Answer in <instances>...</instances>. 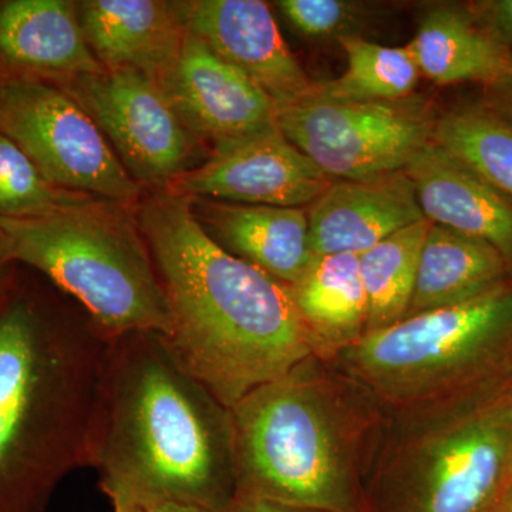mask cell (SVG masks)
Wrapping results in <instances>:
<instances>
[{
    "instance_id": "44dd1931",
    "label": "cell",
    "mask_w": 512,
    "mask_h": 512,
    "mask_svg": "<svg viewBox=\"0 0 512 512\" xmlns=\"http://www.w3.org/2000/svg\"><path fill=\"white\" fill-rule=\"evenodd\" d=\"M289 289L320 359L332 360L365 336L367 308L359 255L313 256L305 274Z\"/></svg>"
},
{
    "instance_id": "7a4b0ae2",
    "label": "cell",
    "mask_w": 512,
    "mask_h": 512,
    "mask_svg": "<svg viewBox=\"0 0 512 512\" xmlns=\"http://www.w3.org/2000/svg\"><path fill=\"white\" fill-rule=\"evenodd\" d=\"M109 343L79 305L0 296V512H43L92 467Z\"/></svg>"
},
{
    "instance_id": "277c9868",
    "label": "cell",
    "mask_w": 512,
    "mask_h": 512,
    "mask_svg": "<svg viewBox=\"0 0 512 512\" xmlns=\"http://www.w3.org/2000/svg\"><path fill=\"white\" fill-rule=\"evenodd\" d=\"M229 414L237 497L366 512L386 416L330 360L311 357L256 387Z\"/></svg>"
},
{
    "instance_id": "7c38bea8",
    "label": "cell",
    "mask_w": 512,
    "mask_h": 512,
    "mask_svg": "<svg viewBox=\"0 0 512 512\" xmlns=\"http://www.w3.org/2000/svg\"><path fill=\"white\" fill-rule=\"evenodd\" d=\"M157 84L184 126L212 147L276 124L275 101L188 30L180 56Z\"/></svg>"
},
{
    "instance_id": "4fadbf2b",
    "label": "cell",
    "mask_w": 512,
    "mask_h": 512,
    "mask_svg": "<svg viewBox=\"0 0 512 512\" xmlns=\"http://www.w3.org/2000/svg\"><path fill=\"white\" fill-rule=\"evenodd\" d=\"M185 29L247 74L276 110L311 96L316 83L286 45L268 3L262 0L177 2Z\"/></svg>"
},
{
    "instance_id": "30bf717a",
    "label": "cell",
    "mask_w": 512,
    "mask_h": 512,
    "mask_svg": "<svg viewBox=\"0 0 512 512\" xmlns=\"http://www.w3.org/2000/svg\"><path fill=\"white\" fill-rule=\"evenodd\" d=\"M55 83L92 117L141 188L167 190L208 157L147 74L120 67Z\"/></svg>"
},
{
    "instance_id": "4dcf8cb0",
    "label": "cell",
    "mask_w": 512,
    "mask_h": 512,
    "mask_svg": "<svg viewBox=\"0 0 512 512\" xmlns=\"http://www.w3.org/2000/svg\"><path fill=\"white\" fill-rule=\"evenodd\" d=\"M490 512H512V478Z\"/></svg>"
},
{
    "instance_id": "9a60e30c",
    "label": "cell",
    "mask_w": 512,
    "mask_h": 512,
    "mask_svg": "<svg viewBox=\"0 0 512 512\" xmlns=\"http://www.w3.org/2000/svg\"><path fill=\"white\" fill-rule=\"evenodd\" d=\"M404 171L427 220L487 242L503 256L512 276L510 197L434 141Z\"/></svg>"
},
{
    "instance_id": "5b68a950",
    "label": "cell",
    "mask_w": 512,
    "mask_h": 512,
    "mask_svg": "<svg viewBox=\"0 0 512 512\" xmlns=\"http://www.w3.org/2000/svg\"><path fill=\"white\" fill-rule=\"evenodd\" d=\"M330 362L386 419L503 392L512 386V278L473 301L366 333Z\"/></svg>"
},
{
    "instance_id": "9c48e42d",
    "label": "cell",
    "mask_w": 512,
    "mask_h": 512,
    "mask_svg": "<svg viewBox=\"0 0 512 512\" xmlns=\"http://www.w3.org/2000/svg\"><path fill=\"white\" fill-rule=\"evenodd\" d=\"M0 131L57 188L127 205L141 198L92 117L56 83L30 74L0 79Z\"/></svg>"
},
{
    "instance_id": "8fae6325",
    "label": "cell",
    "mask_w": 512,
    "mask_h": 512,
    "mask_svg": "<svg viewBox=\"0 0 512 512\" xmlns=\"http://www.w3.org/2000/svg\"><path fill=\"white\" fill-rule=\"evenodd\" d=\"M333 181L274 124L212 147L200 165L165 191L234 204L303 208Z\"/></svg>"
},
{
    "instance_id": "ac0fdd59",
    "label": "cell",
    "mask_w": 512,
    "mask_h": 512,
    "mask_svg": "<svg viewBox=\"0 0 512 512\" xmlns=\"http://www.w3.org/2000/svg\"><path fill=\"white\" fill-rule=\"evenodd\" d=\"M0 57L55 80L104 70L87 45L76 2L67 0L0 3Z\"/></svg>"
},
{
    "instance_id": "2e32d148",
    "label": "cell",
    "mask_w": 512,
    "mask_h": 512,
    "mask_svg": "<svg viewBox=\"0 0 512 512\" xmlns=\"http://www.w3.org/2000/svg\"><path fill=\"white\" fill-rule=\"evenodd\" d=\"M76 9L87 45L104 69L130 67L158 83L180 56L187 29L177 2L84 0Z\"/></svg>"
},
{
    "instance_id": "d4e9b609",
    "label": "cell",
    "mask_w": 512,
    "mask_h": 512,
    "mask_svg": "<svg viewBox=\"0 0 512 512\" xmlns=\"http://www.w3.org/2000/svg\"><path fill=\"white\" fill-rule=\"evenodd\" d=\"M90 197L50 184L22 148L0 131V220L46 217Z\"/></svg>"
},
{
    "instance_id": "ffe728a7",
    "label": "cell",
    "mask_w": 512,
    "mask_h": 512,
    "mask_svg": "<svg viewBox=\"0 0 512 512\" xmlns=\"http://www.w3.org/2000/svg\"><path fill=\"white\" fill-rule=\"evenodd\" d=\"M510 278L503 256L490 244L431 222L404 319L473 301Z\"/></svg>"
},
{
    "instance_id": "6da1fadb",
    "label": "cell",
    "mask_w": 512,
    "mask_h": 512,
    "mask_svg": "<svg viewBox=\"0 0 512 512\" xmlns=\"http://www.w3.org/2000/svg\"><path fill=\"white\" fill-rule=\"evenodd\" d=\"M134 211L170 309L161 339L222 406L319 357L289 286L221 248L190 197L150 191Z\"/></svg>"
},
{
    "instance_id": "83f0119b",
    "label": "cell",
    "mask_w": 512,
    "mask_h": 512,
    "mask_svg": "<svg viewBox=\"0 0 512 512\" xmlns=\"http://www.w3.org/2000/svg\"><path fill=\"white\" fill-rule=\"evenodd\" d=\"M481 101L512 121V55L508 69L497 82L485 87L484 99Z\"/></svg>"
},
{
    "instance_id": "ba28073f",
    "label": "cell",
    "mask_w": 512,
    "mask_h": 512,
    "mask_svg": "<svg viewBox=\"0 0 512 512\" xmlns=\"http://www.w3.org/2000/svg\"><path fill=\"white\" fill-rule=\"evenodd\" d=\"M437 116L420 96L390 101L311 96L276 110L286 138L333 180L403 171L433 141Z\"/></svg>"
},
{
    "instance_id": "f546056e",
    "label": "cell",
    "mask_w": 512,
    "mask_h": 512,
    "mask_svg": "<svg viewBox=\"0 0 512 512\" xmlns=\"http://www.w3.org/2000/svg\"><path fill=\"white\" fill-rule=\"evenodd\" d=\"M146 512H214L207 508L198 507V505L177 503V501H157L141 505Z\"/></svg>"
},
{
    "instance_id": "603a6c76",
    "label": "cell",
    "mask_w": 512,
    "mask_h": 512,
    "mask_svg": "<svg viewBox=\"0 0 512 512\" xmlns=\"http://www.w3.org/2000/svg\"><path fill=\"white\" fill-rule=\"evenodd\" d=\"M433 141L512 200V121L467 103L437 117Z\"/></svg>"
},
{
    "instance_id": "7402d4cb",
    "label": "cell",
    "mask_w": 512,
    "mask_h": 512,
    "mask_svg": "<svg viewBox=\"0 0 512 512\" xmlns=\"http://www.w3.org/2000/svg\"><path fill=\"white\" fill-rule=\"evenodd\" d=\"M430 225L424 218L359 255L366 295V333L390 328L406 318Z\"/></svg>"
},
{
    "instance_id": "8992f818",
    "label": "cell",
    "mask_w": 512,
    "mask_h": 512,
    "mask_svg": "<svg viewBox=\"0 0 512 512\" xmlns=\"http://www.w3.org/2000/svg\"><path fill=\"white\" fill-rule=\"evenodd\" d=\"M127 204L87 200L46 217L0 220L13 262L45 275L109 338H167L170 309L143 232Z\"/></svg>"
},
{
    "instance_id": "1f68e13d",
    "label": "cell",
    "mask_w": 512,
    "mask_h": 512,
    "mask_svg": "<svg viewBox=\"0 0 512 512\" xmlns=\"http://www.w3.org/2000/svg\"><path fill=\"white\" fill-rule=\"evenodd\" d=\"M10 264H13V258L12 252H10L8 237H6L3 229L0 228V272Z\"/></svg>"
},
{
    "instance_id": "52a82bcc",
    "label": "cell",
    "mask_w": 512,
    "mask_h": 512,
    "mask_svg": "<svg viewBox=\"0 0 512 512\" xmlns=\"http://www.w3.org/2000/svg\"><path fill=\"white\" fill-rule=\"evenodd\" d=\"M512 386L471 402L390 417L366 512H490L512 478Z\"/></svg>"
},
{
    "instance_id": "d6a6232c",
    "label": "cell",
    "mask_w": 512,
    "mask_h": 512,
    "mask_svg": "<svg viewBox=\"0 0 512 512\" xmlns=\"http://www.w3.org/2000/svg\"><path fill=\"white\" fill-rule=\"evenodd\" d=\"M114 505V512H146L141 505L128 503V501H111Z\"/></svg>"
},
{
    "instance_id": "484cf974",
    "label": "cell",
    "mask_w": 512,
    "mask_h": 512,
    "mask_svg": "<svg viewBox=\"0 0 512 512\" xmlns=\"http://www.w3.org/2000/svg\"><path fill=\"white\" fill-rule=\"evenodd\" d=\"M276 8L296 32L308 39L330 40L360 36L372 16L367 3L350 0H279Z\"/></svg>"
},
{
    "instance_id": "e0dca14e",
    "label": "cell",
    "mask_w": 512,
    "mask_h": 512,
    "mask_svg": "<svg viewBox=\"0 0 512 512\" xmlns=\"http://www.w3.org/2000/svg\"><path fill=\"white\" fill-rule=\"evenodd\" d=\"M191 210L221 248L281 284L295 285L311 265L308 212L303 208L191 198Z\"/></svg>"
},
{
    "instance_id": "3957f363",
    "label": "cell",
    "mask_w": 512,
    "mask_h": 512,
    "mask_svg": "<svg viewBox=\"0 0 512 512\" xmlns=\"http://www.w3.org/2000/svg\"><path fill=\"white\" fill-rule=\"evenodd\" d=\"M92 467L111 501L229 512L237 498L229 409L178 365L161 336H114Z\"/></svg>"
},
{
    "instance_id": "836d02e7",
    "label": "cell",
    "mask_w": 512,
    "mask_h": 512,
    "mask_svg": "<svg viewBox=\"0 0 512 512\" xmlns=\"http://www.w3.org/2000/svg\"><path fill=\"white\" fill-rule=\"evenodd\" d=\"M508 423H510L511 450H512V389L508 397Z\"/></svg>"
},
{
    "instance_id": "d6986e66",
    "label": "cell",
    "mask_w": 512,
    "mask_h": 512,
    "mask_svg": "<svg viewBox=\"0 0 512 512\" xmlns=\"http://www.w3.org/2000/svg\"><path fill=\"white\" fill-rule=\"evenodd\" d=\"M407 47L420 74L440 86H490L508 69L512 55L474 22L466 3L430 5Z\"/></svg>"
},
{
    "instance_id": "f1b7e54d",
    "label": "cell",
    "mask_w": 512,
    "mask_h": 512,
    "mask_svg": "<svg viewBox=\"0 0 512 512\" xmlns=\"http://www.w3.org/2000/svg\"><path fill=\"white\" fill-rule=\"evenodd\" d=\"M229 512H329L308 510V508L288 507V505L271 503L261 498L237 497Z\"/></svg>"
},
{
    "instance_id": "cb8c5ba5",
    "label": "cell",
    "mask_w": 512,
    "mask_h": 512,
    "mask_svg": "<svg viewBox=\"0 0 512 512\" xmlns=\"http://www.w3.org/2000/svg\"><path fill=\"white\" fill-rule=\"evenodd\" d=\"M339 45L348 57V69L316 90L335 99L390 101L412 96L420 70L409 47H390L362 36L343 37Z\"/></svg>"
},
{
    "instance_id": "5bb4252c",
    "label": "cell",
    "mask_w": 512,
    "mask_h": 512,
    "mask_svg": "<svg viewBox=\"0 0 512 512\" xmlns=\"http://www.w3.org/2000/svg\"><path fill=\"white\" fill-rule=\"evenodd\" d=\"M424 218L404 170L366 180H335L309 205L311 251L313 256L360 255Z\"/></svg>"
},
{
    "instance_id": "4316f807",
    "label": "cell",
    "mask_w": 512,
    "mask_h": 512,
    "mask_svg": "<svg viewBox=\"0 0 512 512\" xmlns=\"http://www.w3.org/2000/svg\"><path fill=\"white\" fill-rule=\"evenodd\" d=\"M466 6L488 36L512 52V0H476Z\"/></svg>"
}]
</instances>
